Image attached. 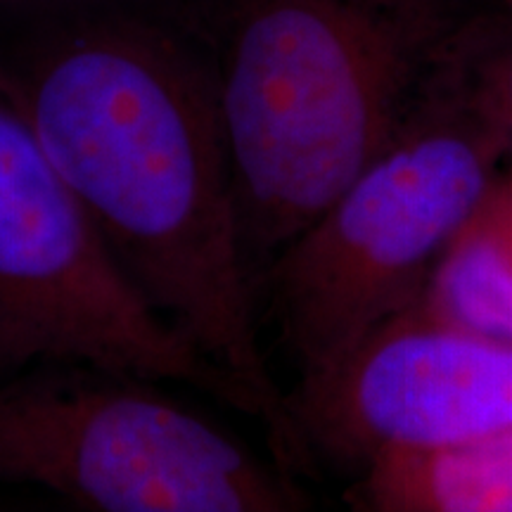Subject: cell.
<instances>
[{"mask_svg":"<svg viewBox=\"0 0 512 512\" xmlns=\"http://www.w3.org/2000/svg\"><path fill=\"white\" fill-rule=\"evenodd\" d=\"M0 91L140 297L238 384L268 456L309 472L259 342L214 55L188 3L0 8Z\"/></svg>","mask_w":512,"mask_h":512,"instance_id":"6da1fadb","label":"cell"},{"mask_svg":"<svg viewBox=\"0 0 512 512\" xmlns=\"http://www.w3.org/2000/svg\"><path fill=\"white\" fill-rule=\"evenodd\" d=\"M214 55L254 283L413 112L465 0H185Z\"/></svg>","mask_w":512,"mask_h":512,"instance_id":"7a4b0ae2","label":"cell"},{"mask_svg":"<svg viewBox=\"0 0 512 512\" xmlns=\"http://www.w3.org/2000/svg\"><path fill=\"white\" fill-rule=\"evenodd\" d=\"M503 166L501 131L439 55L392 145L256 280L299 375L418 302Z\"/></svg>","mask_w":512,"mask_h":512,"instance_id":"3957f363","label":"cell"},{"mask_svg":"<svg viewBox=\"0 0 512 512\" xmlns=\"http://www.w3.org/2000/svg\"><path fill=\"white\" fill-rule=\"evenodd\" d=\"M0 482L100 512H294L299 477L155 380L36 363L0 380Z\"/></svg>","mask_w":512,"mask_h":512,"instance_id":"277c9868","label":"cell"},{"mask_svg":"<svg viewBox=\"0 0 512 512\" xmlns=\"http://www.w3.org/2000/svg\"><path fill=\"white\" fill-rule=\"evenodd\" d=\"M0 361L83 363L181 382L249 415L238 384L126 278L91 216L0 91Z\"/></svg>","mask_w":512,"mask_h":512,"instance_id":"5b68a950","label":"cell"},{"mask_svg":"<svg viewBox=\"0 0 512 512\" xmlns=\"http://www.w3.org/2000/svg\"><path fill=\"white\" fill-rule=\"evenodd\" d=\"M304 456L358 472L396 453L472 444L512 427V339L413 302L287 392Z\"/></svg>","mask_w":512,"mask_h":512,"instance_id":"8992f818","label":"cell"},{"mask_svg":"<svg viewBox=\"0 0 512 512\" xmlns=\"http://www.w3.org/2000/svg\"><path fill=\"white\" fill-rule=\"evenodd\" d=\"M347 503L356 512H512V427L444 451L377 458Z\"/></svg>","mask_w":512,"mask_h":512,"instance_id":"52a82bcc","label":"cell"},{"mask_svg":"<svg viewBox=\"0 0 512 512\" xmlns=\"http://www.w3.org/2000/svg\"><path fill=\"white\" fill-rule=\"evenodd\" d=\"M418 302L437 316L512 339V171L494 185L437 261Z\"/></svg>","mask_w":512,"mask_h":512,"instance_id":"ba28073f","label":"cell"},{"mask_svg":"<svg viewBox=\"0 0 512 512\" xmlns=\"http://www.w3.org/2000/svg\"><path fill=\"white\" fill-rule=\"evenodd\" d=\"M441 62L501 131L512 171V15L479 5L446 38Z\"/></svg>","mask_w":512,"mask_h":512,"instance_id":"9c48e42d","label":"cell"},{"mask_svg":"<svg viewBox=\"0 0 512 512\" xmlns=\"http://www.w3.org/2000/svg\"><path fill=\"white\" fill-rule=\"evenodd\" d=\"M479 5H489V8H496V10H503L512 15V0H477Z\"/></svg>","mask_w":512,"mask_h":512,"instance_id":"30bf717a","label":"cell"},{"mask_svg":"<svg viewBox=\"0 0 512 512\" xmlns=\"http://www.w3.org/2000/svg\"><path fill=\"white\" fill-rule=\"evenodd\" d=\"M22 3H34V0H0V8H10V5H22Z\"/></svg>","mask_w":512,"mask_h":512,"instance_id":"8fae6325","label":"cell"},{"mask_svg":"<svg viewBox=\"0 0 512 512\" xmlns=\"http://www.w3.org/2000/svg\"><path fill=\"white\" fill-rule=\"evenodd\" d=\"M0 373H8V370H5V366H3V361H0Z\"/></svg>","mask_w":512,"mask_h":512,"instance_id":"7c38bea8","label":"cell"}]
</instances>
